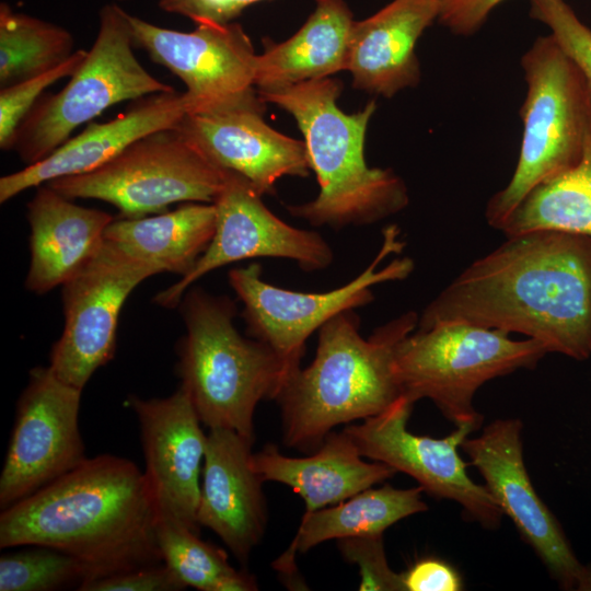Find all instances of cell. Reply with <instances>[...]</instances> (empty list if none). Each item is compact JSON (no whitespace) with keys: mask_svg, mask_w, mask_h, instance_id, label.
<instances>
[{"mask_svg":"<svg viewBox=\"0 0 591 591\" xmlns=\"http://www.w3.org/2000/svg\"><path fill=\"white\" fill-rule=\"evenodd\" d=\"M463 322L525 335L547 352L591 356V239L538 230L507 236L422 311L417 328Z\"/></svg>","mask_w":591,"mask_h":591,"instance_id":"obj_1","label":"cell"},{"mask_svg":"<svg viewBox=\"0 0 591 591\" xmlns=\"http://www.w3.org/2000/svg\"><path fill=\"white\" fill-rule=\"evenodd\" d=\"M144 473L102 454L2 510L0 547L40 545L80 560L90 579L162 563Z\"/></svg>","mask_w":591,"mask_h":591,"instance_id":"obj_2","label":"cell"},{"mask_svg":"<svg viewBox=\"0 0 591 591\" xmlns=\"http://www.w3.org/2000/svg\"><path fill=\"white\" fill-rule=\"evenodd\" d=\"M419 315L406 312L360 334L355 310L344 311L317 332L315 358L299 369L276 399L281 408L282 441L291 449L314 452L341 424L379 415L402 396L393 359L398 343L417 328Z\"/></svg>","mask_w":591,"mask_h":591,"instance_id":"obj_3","label":"cell"},{"mask_svg":"<svg viewBox=\"0 0 591 591\" xmlns=\"http://www.w3.org/2000/svg\"><path fill=\"white\" fill-rule=\"evenodd\" d=\"M340 91L338 80L324 78L258 92L296 119L320 186L313 200L288 206V211L311 225L336 230L379 222L409 202L404 181L392 169L367 164L366 132L375 102L347 114L337 105Z\"/></svg>","mask_w":591,"mask_h":591,"instance_id":"obj_4","label":"cell"},{"mask_svg":"<svg viewBox=\"0 0 591 591\" xmlns=\"http://www.w3.org/2000/svg\"><path fill=\"white\" fill-rule=\"evenodd\" d=\"M179 308L186 327L177 346L181 386L209 429L254 440L256 406L276 399L289 379L283 361L267 344L239 333L228 297L190 287Z\"/></svg>","mask_w":591,"mask_h":591,"instance_id":"obj_5","label":"cell"},{"mask_svg":"<svg viewBox=\"0 0 591 591\" xmlns=\"http://www.w3.org/2000/svg\"><path fill=\"white\" fill-rule=\"evenodd\" d=\"M521 68L526 95L519 160L485 210L488 224L498 230L533 188L576 166L591 138V89L551 34L532 43Z\"/></svg>","mask_w":591,"mask_h":591,"instance_id":"obj_6","label":"cell"},{"mask_svg":"<svg viewBox=\"0 0 591 591\" xmlns=\"http://www.w3.org/2000/svg\"><path fill=\"white\" fill-rule=\"evenodd\" d=\"M547 354L532 338L514 340L500 329L463 322L416 328L396 346L393 371L402 396L431 399L455 426L477 430L476 391L518 369H532Z\"/></svg>","mask_w":591,"mask_h":591,"instance_id":"obj_7","label":"cell"},{"mask_svg":"<svg viewBox=\"0 0 591 591\" xmlns=\"http://www.w3.org/2000/svg\"><path fill=\"white\" fill-rule=\"evenodd\" d=\"M134 45L128 12L115 3L103 5L95 40L69 82L56 94L42 95L18 128L13 149L26 165L51 154L108 107L174 90L143 68Z\"/></svg>","mask_w":591,"mask_h":591,"instance_id":"obj_8","label":"cell"},{"mask_svg":"<svg viewBox=\"0 0 591 591\" xmlns=\"http://www.w3.org/2000/svg\"><path fill=\"white\" fill-rule=\"evenodd\" d=\"M223 170L207 160L174 127L151 132L103 165L49 181L69 199H97L116 207L121 218L166 211L175 202L212 204Z\"/></svg>","mask_w":591,"mask_h":591,"instance_id":"obj_9","label":"cell"},{"mask_svg":"<svg viewBox=\"0 0 591 591\" xmlns=\"http://www.w3.org/2000/svg\"><path fill=\"white\" fill-rule=\"evenodd\" d=\"M398 232L395 225L385 229L381 250L371 264L348 283L326 292H300L274 286L263 279L257 263L230 270V286L244 305L242 317L247 334L267 344L280 357L290 378L301 368L311 334L337 314L372 302V286L402 280L412 274L414 262L408 257L395 258L378 268L387 255L403 248Z\"/></svg>","mask_w":591,"mask_h":591,"instance_id":"obj_10","label":"cell"},{"mask_svg":"<svg viewBox=\"0 0 591 591\" xmlns=\"http://www.w3.org/2000/svg\"><path fill=\"white\" fill-rule=\"evenodd\" d=\"M135 45L183 81L188 115L265 108L255 86L257 55L237 23H197L192 32L161 27L128 13Z\"/></svg>","mask_w":591,"mask_h":591,"instance_id":"obj_11","label":"cell"},{"mask_svg":"<svg viewBox=\"0 0 591 591\" xmlns=\"http://www.w3.org/2000/svg\"><path fill=\"white\" fill-rule=\"evenodd\" d=\"M159 273L104 239L96 255L62 285L65 327L49 362L58 379L83 390L114 356L118 318L128 296Z\"/></svg>","mask_w":591,"mask_h":591,"instance_id":"obj_12","label":"cell"},{"mask_svg":"<svg viewBox=\"0 0 591 591\" xmlns=\"http://www.w3.org/2000/svg\"><path fill=\"white\" fill-rule=\"evenodd\" d=\"M82 390L35 367L16 404L0 476L1 510L67 474L85 459L79 430Z\"/></svg>","mask_w":591,"mask_h":591,"instance_id":"obj_13","label":"cell"},{"mask_svg":"<svg viewBox=\"0 0 591 591\" xmlns=\"http://www.w3.org/2000/svg\"><path fill=\"white\" fill-rule=\"evenodd\" d=\"M262 196L244 176L223 170V183L212 202V240L189 273L154 297L157 304L175 308L195 281L239 260L286 258L305 271L323 270L332 264L333 250L320 233L286 223L265 206Z\"/></svg>","mask_w":591,"mask_h":591,"instance_id":"obj_14","label":"cell"},{"mask_svg":"<svg viewBox=\"0 0 591 591\" xmlns=\"http://www.w3.org/2000/svg\"><path fill=\"white\" fill-rule=\"evenodd\" d=\"M413 405L401 396L384 412L344 431L363 457L409 475L432 497L455 501L470 520L487 529L499 526L501 510L486 487L470 478L459 454L463 441L475 430L456 426L441 439L414 434L407 430Z\"/></svg>","mask_w":591,"mask_h":591,"instance_id":"obj_15","label":"cell"},{"mask_svg":"<svg viewBox=\"0 0 591 591\" xmlns=\"http://www.w3.org/2000/svg\"><path fill=\"white\" fill-rule=\"evenodd\" d=\"M519 419H496L461 448L485 480L502 514L534 549L554 579L572 588L583 568L556 518L535 491L528 474Z\"/></svg>","mask_w":591,"mask_h":591,"instance_id":"obj_16","label":"cell"},{"mask_svg":"<svg viewBox=\"0 0 591 591\" xmlns=\"http://www.w3.org/2000/svg\"><path fill=\"white\" fill-rule=\"evenodd\" d=\"M140 426L144 476L158 520L199 533L197 509L207 436L185 390L164 398L127 401Z\"/></svg>","mask_w":591,"mask_h":591,"instance_id":"obj_17","label":"cell"},{"mask_svg":"<svg viewBox=\"0 0 591 591\" xmlns=\"http://www.w3.org/2000/svg\"><path fill=\"white\" fill-rule=\"evenodd\" d=\"M265 108L186 114L174 127L207 160L241 174L262 194H273L283 176L305 177L311 170L304 141L273 129Z\"/></svg>","mask_w":591,"mask_h":591,"instance_id":"obj_18","label":"cell"},{"mask_svg":"<svg viewBox=\"0 0 591 591\" xmlns=\"http://www.w3.org/2000/svg\"><path fill=\"white\" fill-rule=\"evenodd\" d=\"M253 442L230 429H209L197 509L199 526L213 531L241 564L267 523L264 482L251 465Z\"/></svg>","mask_w":591,"mask_h":591,"instance_id":"obj_19","label":"cell"},{"mask_svg":"<svg viewBox=\"0 0 591 591\" xmlns=\"http://www.w3.org/2000/svg\"><path fill=\"white\" fill-rule=\"evenodd\" d=\"M187 114L183 93L175 90L142 97L128 112L106 123H90L45 159L0 178V202L49 181L90 172L136 140L169 129Z\"/></svg>","mask_w":591,"mask_h":591,"instance_id":"obj_20","label":"cell"},{"mask_svg":"<svg viewBox=\"0 0 591 591\" xmlns=\"http://www.w3.org/2000/svg\"><path fill=\"white\" fill-rule=\"evenodd\" d=\"M439 9V0H393L355 21L346 68L354 85L384 97L416 86L421 76L416 44L438 21Z\"/></svg>","mask_w":591,"mask_h":591,"instance_id":"obj_21","label":"cell"},{"mask_svg":"<svg viewBox=\"0 0 591 591\" xmlns=\"http://www.w3.org/2000/svg\"><path fill=\"white\" fill-rule=\"evenodd\" d=\"M27 220L31 262L25 287L44 294L70 280L96 255L114 219L43 184L27 204Z\"/></svg>","mask_w":591,"mask_h":591,"instance_id":"obj_22","label":"cell"},{"mask_svg":"<svg viewBox=\"0 0 591 591\" xmlns=\"http://www.w3.org/2000/svg\"><path fill=\"white\" fill-rule=\"evenodd\" d=\"M352 439L343 430L332 431L310 456H286L273 444L252 453L251 465L263 482H277L292 488L311 513L339 503L396 471L381 462L362 460Z\"/></svg>","mask_w":591,"mask_h":591,"instance_id":"obj_23","label":"cell"},{"mask_svg":"<svg viewBox=\"0 0 591 591\" xmlns=\"http://www.w3.org/2000/svg\"><path fill=\"white\" fill-rule=\"evenodd\" d=\"M315 1V10L293 36L279 44H266L264 53L257 55L258 92L329 78L346 70L352 13L344 0Z\"/></svg>","mask_w":591,"mask_h":591,"instance_id":"obj_24","label":"cell"},{"mask_svg":"<svg viewBox=\"0 0 591 591\" xmlns=\"http://www.w3.org/2000/svg\"><path fill=\"white\" fill-rule=\"evenodd\" d=\"M215 230L213 204L188 202L150 217L113 220L104 239L161 273L183 277L204 254Z\"/></svg>","mask_w":591,"mask_h":591,"instance_id":"obj_25","label":"cell"},{"mask_svg":"<svg viewBox=\"0 0 591 591\" xmlns=\"http://www.w3.org/2000/svg\"><path fill=\"white\" fill-rule=\"evenodd\" d=\"M422 488H395L384 485L368 488L337 503L304 513L289 548L276 561V569L293 575L297 553H306L328 540L383 534L402 519L426 511Z\"/></svg>","mask_w":591,"mask_h":591,"instance_id":"obj_26","label":"cell"},{"mask_svg":"<svg viewBox=\"0 0 591 591\" xmlns=\"http://www.w3.org/2000/svg\"><path fill=\"white\" fill-rule=\"evenodd\" d=\"M538 230L591 239V138L579 163L533 188L501 229L506 236Z\"/></svg>","mask_w":591,"mask_h":591,"instance_id":"obj_27","label":"cell"},{"mask_svg":"<svg viewBox=\"0 0 591 591\" xmlns=\"http://www.w3.org/2000/svg\"><path fill=\"white\" fill-rule=\"evenodd\" d=\"M66 28L0 4L1 89L50 71L74 53Z\"/></svg>","mask_w":591,"mask_h":591,"instance_id":"obj_28","label":"cell"},{"mask_svg":"<svg viewBox=\"0 0 591 591\" xmlns=\"http://www.w3.org/2000/svg\"><path fill=\"white\" fill-rule=\"evenodd\" d=\"M181 524L158 520L157 538L161 557L182 583L201 591H254V576L235 570L228 555L199 538Z\"/></svg>","mask_w":591,"mask_h":591,"instance_id":"obj_29","label":"cell"},{"mask_svg":"<svg viewBox=\"0 0 591 591\" xmlns=\"http://www.w3.org/2000/svg\"><path fill=\"white\" fill-rule=\"evenodd\" d=\"M0 557V591H53L77 589L90 579L86 567L58 549L28 545Z\"/></svg>","mask_w":591,"mask_h":591,"instance_id":"obj_30","label":"cell"},{"mask_svg":"<svg viewBox=\"0 0 591 591\" xmlns=\"http://www.w3.org/2000/svg\"><path fill=\"white\" fill-rule=\"evenodd\" d=\"M77 49L62 65L37 77L0 90V147L13 149L19 126L44 91L65 77H71L86 56Z\"/></svg>","mask_w":591,"mask_h":591,"instance_id":"obj_31","label":"cell"},{"mask_svg":"<svg viewBox=\"0 0 591 591\" xmlns=\"http://www.w3.org/2000/svg\"><path fill=\"white\" fill-rule=\"evenodd\" d=\"M530 15L548 27L591 89V28L566 0H530Z\"/></svg>","mask_w":591,"mask_h":591,"instance_id":"obj_32","label":"cell"},{"mask_svg":"<svg viewBox=\"0 0 591 591\" xmlns=\"http://www.w3.org/2000/svg\"><path fill=\"white\" fill-rule=\"evenodd\" d=\"M344 558L357 564L361 591H405L403 573L393 571L386 560L383 534L361 535L338 540Z\"/></svg>","mask_w":591,"mask_h":591,"instance_id":"obj_33","label":"cell"},{"mask_svg":"<svg viewBox=\"0 0 591 591\" xmlns=\"http://www.w3.org/2000/svg\"><path fill=\"white\" fill-rule=\"evenodd\" d=\"M186 587L163 561L88 580L79 591H179Z\"/></svg>","mask_w":591,"mask_h":591,"instance_id":"obj_34","label":"cell"},{"mask_svg":"<svg viewBox=\"0 0 591 591\" xmlns=\"http://www.w3.org/2000/svg\"><path fill=\"white\" fill-rule=\"evenodd\" d=\"M506 0H439L438 22L457 36H471Z\"/></svg>","mask_w":591,"mask_h":591,"instance_id":"obj_35","label":"cell"},{"mask_svg":"<svg viewBox=\"0 0 591 591\" xmlns=\"http://www.w3.org/2000/svg\"><path fill=\"white\" fill-rule=\"evenodd\" d=\"M262 0H159L161 10L197 23H229L251 4Z\"/></svg>","mask_w":591,"mask_h":591,"instance_id":"obj_36","label":"cell"},{"mask_svg":"<svg viewBox=\"0 0 591 591\" xmlns=\"http://www.w3.org/2000/svg\"><path fill=\"white\" fill-rule=\"evenodd\" d=\"M405 591H459L464 589L457 570L449 563L427 557L403 572Z\"/></svg>","mask_w":591,"mask_h":591,"instance_id":"obj_37","label":"cell"},{"mask_svg":"<svg viewBox=\"0 0 591 591\" xmlns=\"http://www.w3.org/2000/svg\"><path fill=\"white\" fill-rule=\"evenodd\" d=\"M575 587L580 591H591V568H582Z\"/></svg>","mask_w":591,"mask_h":591,"instance_id":"obj_38","label":"cell"}]
</instances>
